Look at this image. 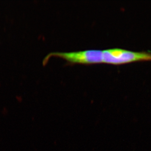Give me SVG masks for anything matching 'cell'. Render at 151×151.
<instances>
[{
    "label": "cell",
    "mask_w": 151,
    "mask_h": 151,
    "mask_svg": "<svg viewBox=\"0 0 151 151\" xmlns=\"http://www.w3.org/2000/svg\"><path fill=\"white\" fill-rule=\"evenodd\" d=\"M103 63L120 65L137 61H151V53L114 48L102 50Z\"/></svg>",
    "instance_id": "cell-1"
},
{
    "label": "cell",
    "mask_w": 151,
    "mask_h": 151,
    "mask_svg": "<svg viewBox=\"0 0 151 151\" xmlns=\"http://www.w3.org/2000/svg\"><path fill=\"white\" fill-rule=\"evenodd\" d=\"M51 56L60 57L71 64H91L103 63L102 50H90L70 52H51L45 58L44 63L46 64Z\"/></svg>",
    "instance_id": "cell-2"
}]
</instances>
